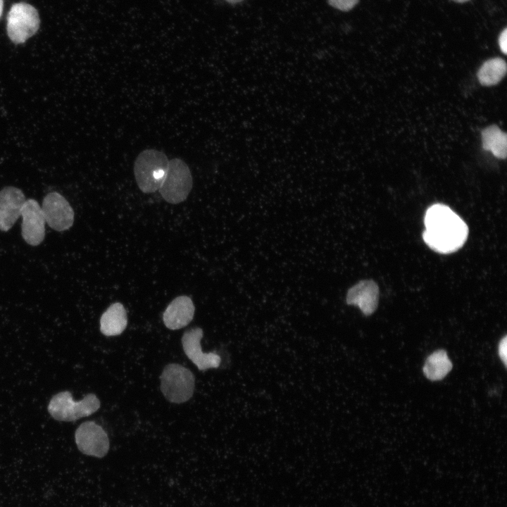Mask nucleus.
<instances>
[{
  "instance_id": "obj_1",
  "label": "nucleus",
  "mask_w": 507,
  "mask_h": 507,
  "mask_svg": "<svg viewBox=\"0 0 507 507\" xmlns=\"http://www.w3.org/2000/svg\"><path fill=\"white\" fill-rule=\"evenodd\" d=\"M423 239L432 250L441 254L455 252L467 240L468 227L449 206L436 204L430 206L424 218Z\"/></svg>"
},
{
  "instance_id": "obj_2",
  "label": "nucleus",
  "mask_w": 507,
  "mask_h": 507,
  "mask_svg": "<svg viewBox=\"0 0 507 507\" xmlns=\"http://www.w3.org/2000/svg\"><path fill=\"white\" fill-rule=\"evenodd\" d=\"M168 163L165 154L156 149H146L139 154L134 161V173L137 184L144 193L159 189Z\"/></svg>"
},
{
  "instance_id": "obj_3",
  "label": "nucleus",
  "mask_w": 507,
  "mask_h": 507,
  "mask_svg": "<svg viewBox=\"0 0 507 507\" xmlns=\"http://www.w3.org/2000/svg\"><path fill=\"white\" fill-rule=\"evenodd\" d=\"M160 378L161 390L170 402L182 403L192 396L195 377L188 368L178 363H170L163 368Z\"/></svg>"
},
{
  "instance_id": "obj_4",
  "label": "nucleus",
  "mask_w": 507,
  "mask_h": 507,
  "mask_svg": "<svg viewBox=\"0 0 507 507\" xmlns=\"http://www.w3.org/2000/svg\"><path fill=\"white\" fill-rule=\"evenodd\" d=\"M100 405L99 399L94 394H88L82 400L75 401L71 393L65 391L53 396L48 411L57 420L75 421L95 413Z\"/></svg>"
},
{
  "instance_id": "obj_5",
  "label": "nucleus",
  "mask_w": 507,
  "mask_h": 507,
  "mask_svg": "<svg viewBox=\"0 0 507 507\" xmlns=\"http://www.w3.org/2000/svg\"><path fill=\"white\" fill-rule=\"evenodd\" d=\"M192 188V177L188 165L181 159L169 161L164 180L159 188L162 197L177 204L184 201Z\"/></svg>"
},
{
  "instance_id": "obj_6",
  "label": "nucleus",
  "mask_w": 507,
  "mask_h": 507,
  "mask_svg": "<svg viewBox=\"0 0 507 507\" xmlns=\"http://www.w3.org/2000/svg\"><path fill=\"white\" fill-rule=\"evenodd\" d=\"M39 27V18L35 8L27 3L14 4L7 16V33L14 44L25 42Z\"/></svg>"
},
{
  "instance_id": "obj_7",
  "label": "nucleus",
  "mask_w": 507,
  "mask_h": 507,
  "mask_svg": "<svg viewBox=\"0 0 507 507\" xmlns=\"http://www.w3.org/2000/svg\"><path fill=\"white\" fill-rule=\"evenodd\" d=\"M75 442L84 454L103 458L109 450V439L106 431L93 421L82 423L75 431Z\"/></svg>"
},
{
  "instance_id": "obj_8",
  "label": "nucleus",
  "mask_w": 507,
  "mask_h": 507,
  "mask_svg": "<svg viewBox=\"0 0 507 507\" xmlns=\"http://www.w3.org/2000/svg\"><path fill=\"white\" fill-rule=\"evenodd\" d=\"M41 208L45 222L53 230L65 231L73 225V209L61 194L56 192L47 194L43 199Z\"/></svg>"
},
{
  "instance_id": "obj_9",
  "label": "nucleus",
  "mask_w": 507,
  "mask_h": 507,
  "mask_svg": "<svg viewBox=\"0 0 507 507\" xmlns=\"http://www.w3.org/2000/svg\"><path fill=\"white\" fill-rule=\"evenodd\" d=\"M21 234L23 239L31 246H37L45 237V219L42 208L33 199L26 200L22 211Z\"/></svg>"
},
{
  "instance_id": "obj_10",
  "label": "nucleus",
  "mask_w": 507,
  "mask_h": 507,
  "mask_svg": "<svg viewBox=\"0 0 507 507\" xmlns=\"http://www.w3.org/2000/svg\"><path fill=\"white\" fill-rule=\"evenodd\" d=\"M203 334V330L200 327H196L186 330L182 337L184 352L199 370L217 368L220 364L221 358L214 352L202 351L200 342Z\"/></svg>"
},
{
  "instance_id": "obj_11",
  "label": "nucleus",
  "mask_w": 507,
  "mask_h": 507,
  "mask_svg": "<svg viewBox=\"0 0 507 507\" xmlns=\"http://www.w3.org/2000/svg\"><path fill=\"white\" fill-rule=\"evenodd\" d=\"M26 201L21 189L13 186L0 191V230L8 231L21 215Z\"/></svg>"
},
{
  "instance_id": "obj_12",
  "label": "nucleus",
  "mask_w": 507,
  "mask_h": 507,
  "mask_svg": "<svg viewBox=\"0 0 507 507\" xmlns=\"http://www.w3.org/2000/svg\"><path fill=\"white\" fill-rule=\"evenodd\" d=\"M379 288L371 280H361L347 292L346 301L358 306L365 315H371L378 305Z\"/></svg>"
},
{
  "instance_id": "obj_13",
  "label": "nucleus",
  "mask_w": 507,
  "mask_h": 507,
  "mask_svg": "<svg viewBox=\"0 0 507 507\" xmlns=\"http://www.w3.org/2000/svg\"><path fill=\"white\" fill-rule=\"evenodd\" d=\"M194 310V305L189 296H178L165 310L163 314V323L170 330L182 328L192 320Z\"/></svg>"
},
{
  "instance_id": "obj_14",
  "label": "nucleus",
  "mask_w": 507,
  "mask_h": 507,
  "mask_svg": "<svg viewBox=\"0 0 507 507\" xmlns=\"http://www.w3.org/2000/svg\"><path fill=\"white\" fill-rule=\"evenodd\" d=\"M127 325V313L120 303L111 304L100 318V331L108 337L120 334Z\"/></svg>"
},
{
  "instance_id": "obj_15",
  "label": "nucleus",
  "mask_w": 507,
  "mask_h": 507,
  "mask_svg": "<svg viewBox=\"0 0 507 507\" xmlns=\"http://www.w3.org/2000/svg\"><path fill=\"white\" fill-rule=\"evenodd\" d=\"M452 363L444 350H437L431 353L423 367L424 375L430 380H442L451 371Z\"/></svg>"
},
{
  "instance_id": "obj_16",
  "label": "nucleus",
  "mask_w": 507,
  "mask_h": 507,
  "mask_svg": "<svg viewBox=\"0 0 507 507\" xmlns=\"http://www.w3.org/2000/svg\"><path fill=\"white\" fill-rule=\"evenodd\" d=\"M482 146L491 151L499 158H505L507 152V137L497 126L492 125L482 132Z\"/></svg>"
},
{
  "instance_id": "obj_17",
  "label": "nucleus",
  "mask_w": 507,
  "mask_h": 507,
  "mask_svg": "<svg viewBox=\"0 0 507 507\" xmlns=\"http://www.w3.org/2000/svg\"><path fill=\"white\" fill-rule=\"evenodd\" d=\"M506 73V63L501 58H493L485 61L477 73L480 82L492 86L499 82Z\"/></svg>"
},
{
  "instance_id": "obj_18",
  "label": "nucleus",
  "mask_w": 507,
  "mask_h": 507,
  "mask_svg": "<svg viewBox=\"0 0 507 507\" xmlns=\"http://www.w3.org/2000/svg\"><path fill=\"white\" fill-rule=\"evenodd\" d=\"M359 0H328L329 4L340 11H348L352 9Z\"/></svg>"
},
{
  "instance_id": "obj_19",
  "label": "nucleus",
  "mask_w": 507,
  "mask_h": 507,
  "mask_svg": "<svg viewBox=\"0 0 507 507\" xmlns=\"http://www.w3.org/2000/svg\"><path fill=\"white\" fill-rule=\"evenodd\" d=\"M499 355L503 362L504 365H507V337L504 336L501 339L498 346Z\"/></svg>"
},
{
  "instance_id": "obj_20",
  "label": "nucleus",
  "mask_w": 507,
  "mask_h": 507,
  "mask_svg": "<svg viewBox=\"0 0 507 507\" xmlns=\"http://www.w3.org/2000/svg\"><path fill=\"white\" fill-rule=\"evenodd\" d=\"M499 45L501 51L506 54L507 52V29L504 28L499 37Z\"/></svg>"
},
{
  "instance_id": "obj_21",
  "label": "nucleus",
  "mask_w": 507,
  "mask_h": 507,
  "mask_svg": "<svg viewBox=\"0 0 507 507\" xmlns=\"http://www.w3.org/2000/svg\"><path fill=\"white\" fill-rule=\"evenodd\" d=\"M225 1L230 4H237V3L242 2L244 0H225Z\"/></svg>"
},
{
  "instance_id": "obj_22",
  "label": "nucleus",
  "mask_w": 507,
  "mask_h": 507,
  "mask_svg": "<svg viewBox=\"0 0 507 507\" xmlns=\"http://www.w3.org/2000/svg\"><path fill=\"white\" fill-rule=\"evenodd\" d=\"M3 5H4L3 0H0V16L1 15L2 11H3Z\"/></svg>"
},
{
  "instance_id": "obj_23",
  "label": "nucleus",
  "mask_w": 507,
  "mask_h": 507,
  "mask_svg": "<svg viewBox=\"0 0 507 507\" xmlns=\"http://www.w3.org/2000/svg\"><path fill=\"white\" fill-rule=\"evenodd\" d=\"M452 1H455V2H457V3H465V2H467V1H470V0H452Z\"/></svg>"
}]
</instances>
